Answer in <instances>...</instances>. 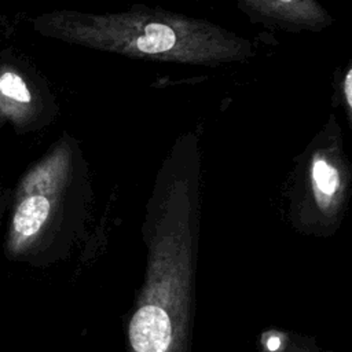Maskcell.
<instances>
[{"label": "cell", "mask_w": 352, "mask_h": 352, "mask_svg": "<svg viewBox=\"0 0 352 352\" xmlns=\"http://www.w3.org/2000/svg\"><path fill=\"white\" fill-rule=\"evenodd\" d=\"M92 190L88 161L76 136L63 131L19 177L11 194L7 253L18 257L82 214Z\"/></svg>", "instance_id": "obj_3"}, {"label": "cell", "mask_w": 352, "mask_h": 352, "mask_svg": "<svg viewBox=\"0 0 352 352\" xmlns=\"http://www.w3.org/2000/svg\"><path fill=\"white\" fill-rule=\"evenodd\" d=\"M58 104L44 77L11 51L0 55V128L10 125L18 135L48 126Z\"/></svg>", "instance_id": "obj_5"}, {"label": "cell", "mask_w": 352, "mask_h": 352, "mask_svg": "<svg viewBox=\"0 0 352 352\" xmlns=\"http://www.w3.org/2000/svg\"><path fill=\"white\" fill-rule=\"evenodd\" d=\"M253 23L285 32L319 33L334 22L319 0H236Z\"/></svg>", "instance_id": "obj_6"}, {"label": "cell", "mask_w": 352, "mask_h": 352, "mask_svg": "<svg viewBox=\"0 0 352 352\" xmlns=\"http://www.w3.org/2000/svg\"><path fill=\"white\" fill-rule=\"evenodd\" d=\"M32 28L48 38L155 62L217 67L256 54L252 41L205 18L144 4L116 12L55 10L34 16Z\"/></svg>", "instance_id": "obj_2"}, {"label": "cell", "mask_w": 352, "mask_h": 352, "mask_svg": "<svg viewBox=\"0 0 352 352\" xmlns=\"http://www.w3.org/2000/svg\"><path fill=\"white\" fill-rule=\"evenodd\" d=\"M201 162L199 138L186 132L157 172L142 226L146 267L128 322V352H191Z\"/></svg>", "instance_id": "obj_1"}, {"label": "cell", "mask_w": 352, "mask_h": 352, "mask_svg": "<svg viewBox=\"0 0 352 352\" xmlns=\"http://www.w3.org/2000/svg\"><path fill=\"white\" fill-rule=\"evenodd\" d=\"M351 195L352 164L341 125L330 114L296 157L287 190L289 220L298 232L329 236L340 228Z\"/></svg>", "instance_id": "obj_4"}, {"label": "cell", "mask_w": 352, "mask_h": 352, "mask_svg": "<svg viewBox=\"0 0 352 352\" xmlns=\"http://www.w3.org/2000/svg\"><path fill=\"white\" fill-rule=\"evenodd\" d=\"M260 352H322L307 338L283 330H265L260 338Z\"/></svg>", "instance_id": "obj_7"}, {"label": "cell", "mask_w": 352, "mask_h": 352, "mask_svg": "<svg viewBox=\"0 0 352 352\" xmlns=\"http://www.w3.org/2000/svg\"><path fill=\"white\" fill-rule=\"evenodd\" d=\"M340 91H341V102L344 103L348 122H349V125H352V67H351V63H348V66L341 77Z\"/></svg>", "instance_id": "obj_8"}, {"label": "cell", "mask_w": 352, "mask_h": 352, "mask_svg": "<svg viewBox=\"0 0 352 352\" xmlns=\"http://www.w3.org/2000/svg\"><path fill=\"white\" fill-rule=\"evenodd\" d=\"M4 197H6V192H4V187H3V183H1V175H0V205L4 201Z\"/></svg>", "instance_id": "obj_9"}]
</instances>
